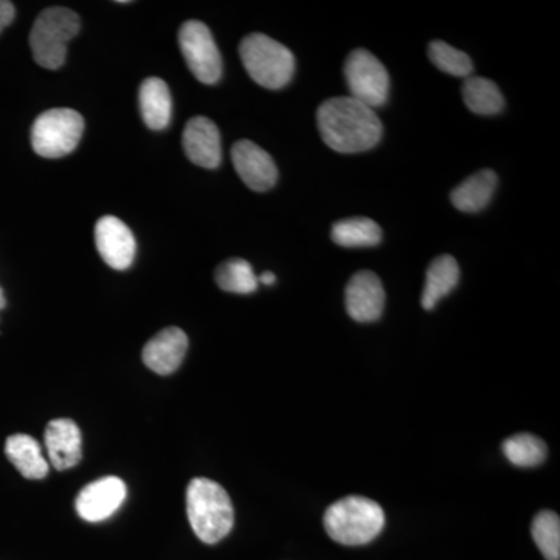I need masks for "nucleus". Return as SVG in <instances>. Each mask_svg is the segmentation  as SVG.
<instances>
[{"mask_svg": "<svg viewBox=\"0 0 560 560\" xmlns=\"http://www.w3.org/2000/svg\"><path fill=\"white\" fill-rule=\"evenodd\" d=\"M316 124L326 145L342 154L363 153L382 139V121L375 110L352 97L320 103Z\"/></svg>", "mask_w": 560, "mask_h": 560, "instance_id": "1", "label": "nucleus"}, {"mask_svg": "<svg viewBox=\"0 0 560 560\" xmlns=\"http://www.w3.org/2000/svg\"><path fill=\"white\" fill-rule=\"evenodd\" d=\"M187 517L198 539L219 544L234 526V506L219 482L194 478L187 488Z\"/></svg>", "mask_w": 560, "mask_h": 560, "instance_id": "2", "label": "nucleus"}, {"mask_svg": "<svg viewBox=\"0 0 560 560\" xmlns=\"http://www.w3.org/2000/svg\"><path fill=\"white\" fill-rule=\"evenodd\" d=\"M324 528L331 540L348 547H359L378 537L385 528V512L377 501L366 497H346L326 511Z\"/></svg>", "mask_w": 560, "mask_h": 560, "instance_id": "3", "label": "nucleus"}, {"mask_svg": "<svg viewBox=\"0 0 560 560\" xmlns=\"http://www.w3.org/2000/svg\"><path fill=\"white\" fill-rule=\"evenodd\" d=\"M241 58L250 79L267 90H282L293 79L294 55L264 33H250L242 40Z\"/></svg>", "mask_w": 560, "mask_h": 560, "instance_id": "4", "label": "nucleus"}, {"mask_svg": "<svg viewBox=\"0 0 560 560\" xmlns=\"http://www.w3.org/2000/svg\"><path fill=\"white\" fill-rule=\"evenodd\" d=\"M79 32L80 18L75 11L65 7L40 11L31 33L33 58L40 68L60 69L66 61L69 40Z\"/></svg>", "mask_w": 560, "mask_h": 560, "instance_id": "5", "label": "nucleus"}, {"mask_svg": "<svg viewBox=\"0 0 560 560\" xmlns=\"http://www.w3.org/2000/svg\"><path fill=\"white\" fill-rule=\"evenodd\" d=\"M83 131L84 119L77 110L69 108L46 110L33 124V150L47 160L68 156L79 145Z\"/></svg>", "mask_w": 560, "mask_h": 560, "instance_id": "6", "label": "nucleus"}, {"mask_svg": "<svg viewBox=\"0 0 560 560\" xmlns=\"http://www.w3.org/2000/svg\"><path fill=\"white\" fill-rule=\"evenodd\" d=\"M345 79L355 98L370 108L385 105L389 97V73L383 62L371 51L353 50L345 62Z\"/></svg>", "mask_w": 560, "mask_h": 560, "instance_id": "7", "label": "nucleus"}, {"mask_svg": "<svg viewBox=\"0 0 560 560\" xmlns=\"http://www.w3.org/2000/svg\"><path fill=\"white\" fill-rule=\"evenodd\" d=\"M178 39L184 60L195 79L205 84L219 83L223 61L208 25L200 21H187L180 27Z\"/></svg>", "mask_w": 560, "mask_h": 560, "instance_id": "8", "label": "nucleus"}, {"mask_svg": "<svg viewBox=\"0 0 560 560\" xmlns=\"http://www.w3.org/2000/svg\"><path fill=\"white\" fill-rule=\"evenodd\" d=\"M125 500H127L125 482L117 477H105L81 489L75 508L83 521L98 523L116 514Z\"/></svg>", "mask_w": 560, "mask_h": 560, "instance_id": "9", "label": "nucleus"}, {"mask_svg": "<svg viewBox=\"0 0 560 560\" xmlns=\"http://www.w3.org/2000/svg\"><path fill=\"white\" fill-rule=\"evenodd\" d=\"M95 245L101 257L114 270H128L136 257V238L117 217L106 215L95 226Z\"/></svg>", "mask_w": 560, "mask_h": 560, "instance_id": "10", "label": "nucleus"}, {"mask_svg": "<svg viewBox=\"0 0 560 560\" xmlns=\"http://www.w3.org/2000/svg\"><path fill=\"white\" fill-rule=\"evenodd\" d=\"M385 289L381 278L372 271H359L346 287V308L357 323L381 319L385 308Z\"/></svg>", "mask_w": 560, "mask_h": 560, "instance_id": "11", "label": "nucleus"}, {"mask_svg": "<svg viewBox=\"0 0 560 560\" xmlns=\"http://www.w3.org/2000/svg\"><path fill=\"white\" fill-rule=\"evenodd\" d=\"M232 162L250 190H270L278 180V167L270 154L250 140H238L232 147Z\"/></svg>", "mask_w": 560, "mask_h": 560, "instance_id": "12", "label": "nucleus"}, {"mask_svg": "<svg viewBox=\"0 0 560 560\" xmlns=\"http://www.w3.org/2000/svg\"><path fill=\"white\" fill-rule=\"evenodd\" d=\"M183 145L187 158L195 165L212 171L221 164L220 131L208 117L198 116L187 121Z\"/></svg>", "mask_w": 560, "mask_h": 560, "instance_id": "13", "label": "nucleus"}, {"mask_svg": "<svg viewBox=\"0 0 560 560\" xmlns=\"http://www.w3.org/2000/svg\"><path fill=\"white\" fill-rule=\"evenodd\" d=\"M189 349L187 335L178 327H168L151 338L142 350V360L149 370L171 375L178 370Z\"/></svg>", "mask_w": 560, "mask_h": 560, "instance_id": "14", "label": "nucleus"}, {"mask_svg": "<svg viewBox=\"0 0 560 560\" xmlns=\"http://www.w3.org/2000/svg\"><path fill=\"white\" fill-rule=\"evenodd\" d=\"M47 456L51 466L57 470H68L75 467L81 460V431L73 420L55 419L47 425L46 434Z\"/></svg>", "mask_w": 560, "mask_h": 560, "instance_id": "15", "label": "nucleus"}, {"mask_svg": "<svg viewBox=\"0 0 560 560\" xmlns=\"http://www.w3.org/2000/svg\"><path fill=\"white\" fill-rule=\"evenodd\" d=\"M140 113L150 130L161 131L172 120V95L164 80L151 77L139 90Z\"/></svg>", "mask_w": 560, "mask_h": 560, "instance_id": "16", "label": "nucleus"}, {"mask_svg": "<svg viewBox=\"0 0 560 560\" xmlns=\"http://www.w3.org/2000/svg\"><path fill=\"white\" fill-rule=\"evenodd\" d=\"M5 453L13 466L27 480H43L49 474V463L44 458L38 441L28 434H13L5 442Z\"/></svg>", "mask_w": 560, "mask_h": 560, "instance_id": "17", "label": "nucleus"}, {"mask_svg": "<svg viewBox=\"0 0 560 560\" xmlns=\"http://www.w3.org/2000/svg\"><path fill=\"white\" fill-rule=\"evenodd\" d=\"M495 172L480 171L463 180L456 189H453L451 198L453 206L460 212H480L492 200L493 191L497 189Z\"/></svg>", "mask_w": 560, "mask_h": 560, "instance_id": "18", "label": "nucleus"}, {"mask_svg": "<svg viewBox=\"0 0 560 560\" xmlns=\"http://www.w3.org/2000/svg\"><path fill=\"white\" fill-rule=\"evenodd\" d=\"M459 282V265L455 257L444 254L431 261L427 270L425 289L422 293V307L425 311H433L438 302Z\"/></svg>", "mask_w": 560, "mask_h": 560, "instance_id": "19", "label": "nucleus"}, {"mask_svg": "<svg viewBox=\"0 0 560 560\" xmlns=\"http://www.w3.org/2000/svg\"><path fill=\"white\" fill-rule=\"evenodd\" d=\"M331 241L342 248H368L382 242V228L366 217L341 220L331 228Z\"/></svg>", "mask_w": 560, "mask_h": 560, "instance_id": "20", "label": "nucleus"}, {"mask_svg": "<svg viewBox=\"0 0 560 560\" xmlns=\"http://www.w3.org/2000/svg\"><path fill=\"white\" fill-rule=\"evenodd\" d=\"M463 98L467 108L480 116H495L504 108L500 88L482 77H469L464 81Z\"/></svg>", "mask_w": 560, "mask_h": 560, "instance_id": "21", "label": "nucleus"}, {"mask_svg": "<svg viewBox=\"0 0 560 560\" xmlns=\"http://www.w3.org/2000/svg\"><path fill=\"white\" fill-rule=\"evenodd\" d=\"M215 282L228 293L250 294L259 287V279L254 275L249 261L231 259L223 261L215 271Z\"/></svg>", "mask_w": 560, "mask_h": 560, "instance_id": "22", "label": "nucleus"}, {"mask_svg": "<svg viewBox=\"0 0 560 560\" xmlns=\"http://www.w3.org/2000/svg\"><path fill=\"white\" fill-rule=\"evenodd\" d=\"M504 456L517 467H536L547 458V445L529 433H518L503 442Z\"/></svg>", "mask_w": 560, "mask_h": 560, "instance_id": "23", "label": "nucleus"}, {"mask_svg": "<svg viewBox=\"0 0 560 560\" xmlns=\"http://www.w3.org/2000/svg\"><path fill=\"white\" fill-rule=\"evenodd\" d=\"M530 533L545 559L560 560V518L556 512H539L530 526Z\"/></svg>", "mask_w": 560, "mask_h": 560, "instance_id": "24", "label": "nucleus"}, {"mask_svg": "<svg viewBox=\"0 0 560 560\" xmlns=\"http://www.w3.org/2000/svg\"><path fill=\"white\" fill-rule=\"evenodd\" d=\"M429 57L438 69L451 73V75L470 77L471 70H474L469 55L455 49L444 40H433L430 44Z\"/></svg>", "mask_w": 560, "mask_h": 560, "instance_id": "25", "label": "nucleus"}, {"mask_svg": "<svg viewBox=\"0 0 560 560\" xmlns=\"http://www.w3.org/2000/svg\"><path fill=\"white\" fill-rule=\"evenodd\" d=\"M14 16H16V9L13 3L9 0H0V33L3 32V28L9 27Z\"/></svg>", "mask_w": 560, "mask_h": 560, "instance_id": "26", "label": "nucleus"}, {"mask_svg": "<svg viewBox=\"0 0 560 560\" xmlns=\"http://www.w3.org/2000/svg\"><path fill=\"white\" fill-rule=\"evenodd\" d=\"M259 282L265 283V285H272V283L276 282V276L275 272L271 271H265L264 275L260 276Z\"/></svg>", "mask_w": 560, "mask_h": 560, "instance_id": "27", "label": "nucleus"}, {"mask_svg": "<svg viewBox=\"0 0 560 560\" xmlns=\"http://www.w3.org/2000/svg\"><path fill=\"white\" fill-rule=\"evenodd\" d=\"M5 307V298H3V291L0 289V311Z\"/></svg>", "mask_w": 560, "mask_h": 560, "instance_id": "28", "label": "nucleus"}]
</instances>
